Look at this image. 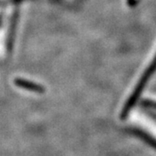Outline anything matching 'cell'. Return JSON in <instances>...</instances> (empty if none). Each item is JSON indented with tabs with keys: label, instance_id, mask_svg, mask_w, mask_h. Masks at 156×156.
I'll list each match as a JSON object with an SVG mask.
<instances>
[{
	"label": "cell",
	"instance_id": "obj_2",
	"mask_svg": "<svg viewBox=\"0 0 156 156\" xmlns=\"http://www.w3.org/2000/svg\"><path fill=\"white\" fill-rule=\"evenodd\" d=\"M132 132H133V134H134V135L138 136L140 139L143 140L147 145H149L151 147L154 148L156 150V140L154 139V137H152L151 135L147 134V133H145V132L141 131V130L135 129V128H134V129L132 130Z\"/></svg>",
	"mask_w": 156,
	"mask_h": 156
},
{
	"label": "cell",
	"instance_id": "obj_1",
	"mask_svg": "<svg viewBox=\"0 0 156 156\" xmlns=\"http://www.w3.org/2000/svg\"><path fill=\"white\" fill-rule=\"evenodd\" d=\"M156 70V54L154 56L153 60L150 62V64L147 66L143 72V75L140 76L139 79L138 83H136L134 87V90L132 91L131 95L129 96L128 101H126V103L124 104L123 108L121 112V118H125L128 115V113L131 111V109L133 108V107L135 104V102L139 99L140 93L142 92V90L145 88L146 84L147 83L148 80L150 79L151 76L154 75V72Z\"/></svg>",
	"mask_w": 156,
	"mask_h": 156
},
{
	"label": "cell",
	"instance_id": "obj_3",
	"mask_svg": "<svg viewBox=\"0 0 156 156\" xmlns=\"http://www.w3.org/2000/svg\"><path fill=\"white\" fill-rule=\"evenodd\" d=\"M143 105L145 107L152 108H155L156 109V102L155 101H143Z\"/></svg>",
	"mask_w": 156,
	"mask_h": 156
},
{
	"label": "cell",
	"instance_id": "obj_4",
	"mask_svg": "<svg viewBox=\"0 0 156 156\" xmlns=\"http://www.w3.org/2000/svg\"><path fill=\"white\" fill-rule=\"evenodd\" d=\"M155 118H156V117H155Z\"/></svg>",
	"mask_w": 156,
	"mask_h": 156
}]
</instances>
